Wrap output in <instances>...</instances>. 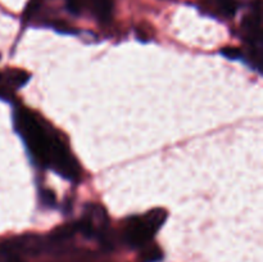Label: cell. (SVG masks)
Returning a JSON list of instances; mask_svg holds the SVG:
<instances>
[{"label": "cell", "mask_w": 263, "mask_h": 262, "mask_svg": "<svg viewBox=\"0 0 263 262\" xmlns=\"http://www.w3.org/2000/svg\"><path fill=\"white\" fill-rule=\"evenodd\" d=\"M241 32L247 44V58L256 71L262 68V3L256 0L241 22Z\"/></svg>", "instance_id": "3957f363"}, {"label": "cell", "mask_w": 263, "mask_h": 262, "mask_svg": "<svg viewBox=\"0 0 263 262\" xmlns=\"http://www.w3.org/2000/svg\"><path fill=\"white\" fill-rule=\"evenodd\" d=\"M166 218L167 212L163 208H154L144 215L133 216L126 221L123 240L133 248H143L151 243Z\"/></svg>", "instance_id": "7a4b0ae2"}, {"label": "cell", "mask_w": 263, "mask_h": 262, "mask_svg": "<svg viewBox=\"0 0 263 262\" xmlns=\"http://www.w3.org/2000/svg\"><path fill=\"white\" fill-rule=\"evenodd\" d=\"M66 8L69 13L74 15L81 14L84 10H89L100 22H107L110 20L113 13L112 0H67Z\"/></svg>", "instance_id": "277c9868"}, {"label": "cell", "mask_w": 263, "mask_h": 262, "mask_svg": "<svg viewBox=\"0 0 263 262\" xmlns=\"http://www.w3.org/2000/svg\"><path fill=\"white\" fill-rule=\"evenodd\" d=\"M221 53H222L225 57H228L229 59H233V61H235V59H239V58H241V57H244V54L241 53L239 49H235V48H226V49H223Z\"/></svg>", "instance_id": "ba28073f"}, {"label": "cell", "mask_w": 263, "mask_h": 262, "mask_svg": "<svg viewBox=\"0 0 263 262\" xmlns=\"http://www.w3.org/2000/svg\"><path fill=\"white\" fill-rule=\"evenodd\" d=\"M216 7L225 17H234L238 10V2L236 0H216Z\"/></svg>", "instance_id": "52a82bcc"}, {"label": "cell", "mask_w": 263, "mask_h": 262, "mask_svg": "<svg viewBox=\"0 0 263 262\" xmlns=\"http://www.w3.org/2000/svg\"><path fill=\"white\" fill-rule=\"evenodd\" d=\"M13 121L31 158L39 166L53 170L69 181H80L81 166L58 131L26 107L15 108Z\"/></svg>", "instance_id": "6da1fadb"}, {"label": "cell", "mask_w": 263, "mask_h": 262, "mask_svg": "<svg viewBox=\"0 0 263 262\" xmlns=\"http://www.w3.org/2000/svg\"><path fill=\"white\" fill-rule=\"evenodd\" d=\"M162 257H163V254L158 247L146 244L143 247V252L139 257V262H159Z\"/></svg>", "instance_id": "8992f818"}, {"label": "cell", "mask_w": 263, "mask_h": 262, "mask_svg": "<svg viewBox=\"0 0 263 262\" xmlns=\"http://www.w3.org/2000/svg\"><path fill=\"white\" fill-rule=\"evenodd\" d=\"M28 79L30 74L22 69H9L3 73L0 72V98L10 99L15 90L27 84Z\"/></svg>", "instance_id": "5b68a950"}]
</instances>
